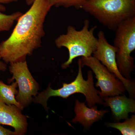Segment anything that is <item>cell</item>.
<instances>
[{
	"label": "cell",
	"instance_id": "obj_12",
	"mask_svg": "<svg viewBox=\"0 0 135 135\" xmlns=\"http://www.w3.org/2000/svg\"><path fill=\"white\" fill-rule=\"evenodd\" d=\"M17 87L16 82L13 83L11 85H8L0 81V101L7 105H15L22 110L23 108L15 97V95L18 93L16 89Z\"/></svg>",
	"mask_w": 135,
	"mask_h": 135
},
{
	"label": "cell",
	"instance_id": "obj_10",
	"mask_svg": "<svg viewBox=\"0 0 135 135\" xmlns=\"http://www.w3.org/2000/svg\"><path fill=\"white\" fill-rule=\"evenodd\" d=\"M103 100L104 106L110 107L113 118L118 121L128 118L130 113H135L134 99L127 97L124 94L104 98Z\"/></svg>",
	"mask_w": 135,
	"mask_h": 135
},
{
	"label": "cell",
	"instance_id": "obj_16",
	"mask_svg": "<svg viewBox=\"0 0 135 135\" xmlns=\"http://www.w3.org/2000/svg\"><path fill=\"white\" fill-rule=\"evenodd\" d=\"M0 135H17L15 131L12 132L1 126L0 124Z\"/></svg>",
	"mask_w": 135,
	"mask_h": 135
},
{
	"label": "cell",
	"instance_id": "obj_14",
	"mask_svg": "<svg viewBox=\"0 0 135 135\" xmlns=\"http://www.w3.org/2000/svg\"><path fill=\"white\" fill-rule=\"evenodd\" d=\"M23 14L20 11L7 15L0 12V32L8 31L12 28L15 22L17 21Z\"/></svg>",
	"mask_w": 135,
	"mask_h": 135
},
{
	"label": "cell",
	"instance_id": "obj_20",
	"mask_svg": "<svg viewBox=\"0 0 135 135\" xmlns=\"http://www.w3.org/2000/svg\"><path fill=\"white\" fill-rule=\"evenodd\" d=\"M35 0H26V2L27 5H32Z\"/></svg>",
	"mask_w": 135,
	"mask_h": 135
},
{
	"label": "cell",
	"instance_id": "obj_5",
	"mask_svg": "<svg viewBox=\"0 0 135 135\" xmlns=\"http://www.w3.org/2000/svg\"><path fill=\"white\" fill-rule=\"evenodd\" d=\"M114 46L117 49L116 59L118 69L126 79H130L135 68L134 58L131 55L135 50V16L120 23L115 30Z\"/></svg>",
	"mask_w": 135,
	"mask_h": 135
},
{
	"label": "cell",
	"instance_id": "obj_6",
	"mask_svg": "<svg viewBox=\"0 0 135 135\" xmlns=\"http://www.w3.org/2000/svg\"><path fill=\"white\" fill-rule=\"evenodd\" d=\"M82 67H89L95 75L97 82L96 87H99L98 94L101 98L124 94L126 89L122 82L115 75L110 72L105 66L94 57H82Z\"/></svg>",
	"mask_w": 135,
	"mask_h": 135
},
{
	"label": "cell",
	"instance_id": "obj_3",
	"mask_svg": "<svg viewBox=\"0 0 135 135\" xmlns=\"http://www.w3.org/2000/svg\"><path fill=\"white\" fill-rule=\"evenodd\" d=\"M89 20L85 19L84 26L80 31L68 26L66 33L60 35L55 40V44L58 48L65 47L69 52L68 60L61 65L63 69L69 67L76 57L92 56L96 49L98 39L94 36V32L97 26L89 29Z\"/></svg>",
	"mask_w": 135,
	"mask_h": 135
},
{
	"label": "cell",
	"instance_id": "obj_18",
	"mask_svg": "<svg viewBox=\"0 0 135 135\" xmlns=\"http://www.w3.org/2000/svg\"><path fill=\"white\" fill-rule=\"evenodd\" d=\"M18 0H0V3L1 4H8L12 2H16Z\"/></svg>",
	"mask_w": 135,
	"mask_h": 135
},
{
	"label": "cell",
	"instance_id": "obj_9",
	"mask_svg": "<svg viewBox=\"0 0 135 135\" xmlns=\"http://www.w3.org/2000/svg\"><path fill=\"white\" fill-rule=\"evenodd\" d=\"M21 109L13 105H7L0 101V124L12 127L17 135H24L27 130L26 117Z\"/></svg>",
	"mask_w": 135,
	"mask_h": 135
},
{
	"label": "cell",
	"instance_id": "obj_1",
	"mask_svg": "<svg viewBox=\"0 0 135 135\" xmlns=\"http://www.w3.org/2000/svg\"><path fill=\"white\" fill-rule=\"evenodd\" d=\"M51 7L47 0H35L20 17L10 36L0 43V54L5 63L25 61L41 46L44 22Z\"/></svg>",
	"mask_w": 135,
	"mask_h": 135
},
{
	"label": "cell",
	"instance_id": "obj_4",
	"mask_svg": "<svg viewBox=\"0 0 135 135\" xmlns=\"http://www.w3.org/2000/svg\"><path fill=\"white\" fill-rule=\"evenodd\" d=\"M79 72L74 81L70 83H63V86L57 89H53L50 85L45 90L39 94L33 99L35 103L43 105L47 110V102L51 97H59L67 98L70 96L76 93H81L86 97V101L89 107L95 105V104L104 105L103 98L99 96L98 90L95 89L94 86L93 72L92 71L88 72V79H84L83 76L81 60L78 61Z\"/></svg>",
	"mask_w": 135,
	"mask_h": 135
},
{
	"label": "cell",
	"instance_id": "obj_2",
	"mask_svg": "<svg viewBox=\"0 0 135 135\" xmlns=\"http://www.w3.org/2000/svg\"><path fill=\"white\" fill-rule=\"evenodd\" d=\"M81 9L115 31L122 22L135 16V0H89Z\"/></svg>",
	"mask_w": 135,
	"mask_h": 135
},
{
	"label": "cell",
	"instance_id": "obj_15",
	"mask_svg": "<svg viewBox=\"0 0 135 135\" xmlns=\"http://www.w3.org/2000/svg\"><path fill=\"white\" fill-rule=\"evenodd\" d=\"M52 7L69 8L73 7L76 9H81L84 3L89 0H47Z\"/></svg>",
	"mask_w": 135,
	"mask_h": 135
},
{
	"label": "cell",
	"instance_id": "obj_17",
	"mask_svg": "<svg viewBox=\"0 0 135 135\" xmlns=\"http://www.w3.org/2000/svg\"><path fill=\"white\" fill-rule=\"evenodd\" d=\"M1 56L0 54V71L4 72L7 70V65L1 60Z\"/></svg>",
	"mask_w": 135,
	"mask_h": 135
},
{
	"label": "cell",
	"instance_id": "obj_11",
	"mask_svg": "<svg viewBox=\"0 0 135 135\" xmlns=\"http://www.w3.org/2000/svg\"><path fill=\"white\" fill-rule=\"evenodd\" d=\"M75 117L72 122L80 123L86 129H89L94 122L98 121L108 112L107 110H98L97 106L94 105L91 107H87L84 103H80L76 100L74 109Z\"/></svg>",
	"mask_w": 135,
	"mask_h": 135
},
{
	"label": "cell",
	"instance_id": "obj_7",
	"mask_svg": "<svg viewBox=\"0 0 135 135\" xmlns=\"http://www.w3.org/2000/svg\"><path fill=\"white\" fill-rule=\"evenodd\" d=\"M98 36L97 48L93 53V57L105 66L110 72L114 74L123 83L130 97L134 98V81L123 77L118 69L116 59V54L118 51L117 48L108 42L103 31L99 32Z\"/></svg>",
	"mask_w": 135,
	"mask_h": 135
},
{
	"label": "cell",
	"instance_id": "obj_19",
	"mask_svg": "<svg viewBox=\"0 0 135 135\" xmlns=\"http://www.w3.org/2000/svg\"><path fill=\"white\" fill-rule=\"evenodd\" d=\"M6 11V8L4 5L0 3V12H4Z\"/></svg>",
	"mask_w": 135,
	"mask_h": 135
},
{
	"label": "cell",
	"instance_id": "obj_13",
	"mask_svg": "<svg viewBox=\"0 0 135 135\" xmlns=\"http://www.w3.org/2000/svg\"><path fill=\"white\" fill-rule=\"evenodd\" d=\"M122 123H106L109 127L114 128L120 131L123 135H135V116L132 115L130 118H127Z\"/></svg>",
	"mask_w": 135,
	"mask_h": 135
},
{
	"label": "cell",
	"instance_id": "obj_8",
	"mask_svg": "<svg viewBox=\"0 0 135 135\" xmlns=\"http://www.w3.org/2000/svg\"><path fill=\"white\" fill-rule=\"evenodd\" d=\"M9 71L12 74L10 81L15 80L19 88L16 98L23 109L31 103L33 97L36 96L39 84L32 76L26 60L10 64Z\"/></svg>",
	"mask_w": 135,
	"mask_h": 135
}]
</instances>
